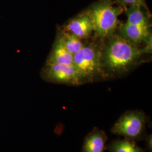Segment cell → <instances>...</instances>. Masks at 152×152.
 Masks as SVG:
<instances>
[{"label": "cell", "mask_w": 152, "mask_h": 152, "mask_svg": "<svg viewBox=\"0 0 152 152\" xmlns=\"http://www.w3.org/2000/svg\"><path fill=\"white\" fill-rule=\"evenodd\" d=\"M115 3L125 9L136 5L147 6L145 0H114Z\"/></svg>", "instance_id": "13"}, {"label": "cell", "mask_w": 152, "mask_h": 152, "mask_svg": "<svg viewBox=\"0 0 152 152\" xmlns=\"http://www.w3.org/2000/svg\"><path fill=\"white\" fill-rule=\"evenodd\" d=\"M144 54L139 46L114 33L103 39L101 64L105 80L122 76L136 66Z\"/></svg>", "instance_id": "1"}, {"label": "cell", "mask_w": 152, "mask_h": 152, "mask_svg": "<svg viewBox=\"0 0 152 152\" xmlns=\"http://www.w3.org/2000/svg\"><path fill=\"white\" fill-rule=\"evenodd\" d=\"M127 17L126 22L141 27H150L151 15L147 6L136 5L124 10Z\"/></svg>", "instance_id": "10"}, {"label": "cell", "mask_w": 152, "mask_h": 152, "mask_svg": "<svg viewBox=\"0 0 152 152\" xmlns=\"http://www.w3.org/2000/svg\"><path fill=\"white\" fill-rule=\"evenodd\" d=\"M45 81L69 86H80L87 82L74 65L45 64L41 72Z\"/></svg>", "instance_id": "5"}, {"label": "cell", "mask_w": 152, "mask_h": 152, "mask_svg": "<svg viewBox=\"0 0 152 152\" xmlns=\"http://www.w3.org/2000/svg\"><path fill=\"white\" fill-rule=\"evenodd\" d=\"M145 142L146 150L149 152H152V134L147 135L145 138L144 139Z\"/></svg>", "instance_id": "14"}, {"label": "cell", "mask_w": 152, "mask_h": 152, "mask_svg": "<svg viewBox=\"0 0 152 152\" xmlns=\"http://www.w3.org/2000/svg\"><path fill=\"white\" fill-rule=\"evenodd\" d=\"M56 36L60 38L65 48L72 54H75L85 45L82 39L71 33L64 31L62 28L58 29Z\"/></svg>", "instance_id": "12"}, {"label": "cell", "mask_w": 152, "mask_h": 152, "mask_svg": "<svg viewBox=\"0 0 152 152\" xmlns=\"http://www.w3.org/2000/svg\"><path fill=\"white\" fill-rule=\"evenodd\" d=\"M98 40L85 44L73 55V65L81 73L87 83L105 80L101 64V47L103 39Z\"/></svg>", "instance_id": "3"}, {"label": "cell", "mask_w": 152, "mask_h": 152, "mask_svg": "<svg viewBox=\"0 0 152 152\" xmlns=\"http://www.w3.org/2000/svg\"><path fill=\"white\" fill-rule=\"evenodd\" d=\"M93 24L95 37L105 39L114 33L119 26V16L124 9L114 0H98L86 9Z\"/></svg>", "instance_id": "2"}, {"label": "cell", "mask_w": 152, "mask_h": 152, "mask_svg": "<svg viewBox=\"0 0 152 152\" xmlns=\"http://www.w3.org/2000/svg\"><path fill=\"white\" fill-rule=\"evenodd\" d=\"M149 122V117L142 110H129L121 115L110 131L137 142L144 140L147 136V125Z\"/></svg>", "instance_id": "4"}, {"label": "cell", "mask_w": 152, "mask_h": 152, "mask_svg": "<svg viewBox=\"0 0 152 152\" xmlns=\"http://www.w3.org/2000/svg\"><path fill=\"white\" fill-rule=\"evenodd\" d=\"M82 40L90 38L94 33V27L86 9L72 18L62 28Z\"/></svg>", "instance_id": "6"}, {"label": "cell", "mask_w": 152, "mask_h": 152, "mask_svg": "<svg viewBox=\"0 0 152 152\" xmlns=\"http://www.w3.org/2000/svg\"><path fill=\"white\" fill-rule=\"evenodd\" d=\"M109 152H146L147 150L139 147L135 142L127 139H114L105 147Z\"/></svg>", "instance_id": "11"}, {"label": "cell", "mask_w": 152, "mask_h": 152, "mask_svg": "<svg viewBox=\"0 0 152 152\" xmlns=\"http://www.w3.org/2000/svg\"><path fill=\"white\" fill-rule=\"evenodd\" d=\"M118 34L132 44L139 46L152 36L150 27H141L125 22L118 26Z\"/></svg>", "instance_id": "7"}, {"label": "cell", "mask_w": 152, "mask_h": 152, "mask_svg": "<svg viewBox=\"0 0 152 152\" xmlns=\"http://www.w3.org/2000/svg\"><path fill=\"white\" fill-rule=\"evenodd\" d=\"M46 64L73 65V55L65 48L60 38L56 37Z\"/></svg>", "instance_id": "9"}, {"label": "cell", "mask_w": 152, "mask_h": 152, "mask_svg": "<svg viewBox=\"0 0 152 152\" xmlns=\"http://www.w3.org/2000/svg\"><path fill=\"white\" fill-rule=\"evenodd\" d=\"M108 137L105 131L95 127L85 136L82 152H104Z\"/></svg>", "instance_id": "8"}]
</instances>
